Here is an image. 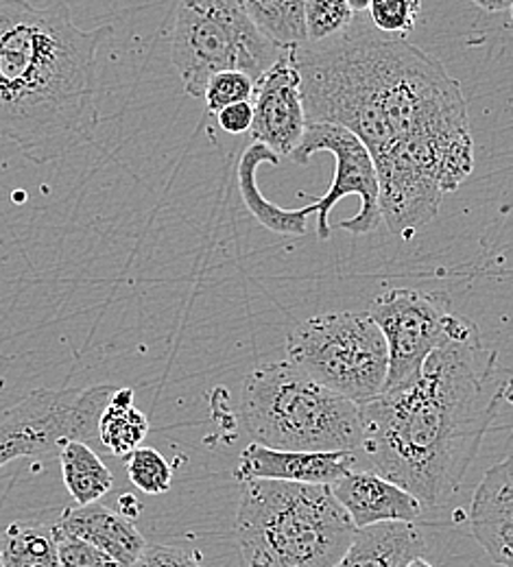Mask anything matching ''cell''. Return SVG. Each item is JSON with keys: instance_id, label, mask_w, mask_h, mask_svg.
<instances>
[{"instance_id": "1", "label": "cell", "mask_w": 513, "mask_h": 567, "mask_svg": "<svg viewBox=\"0 0 513 567\" xmlns=\"http://www.w3.org/2000/svg\"><path fill=\"white\" fill-rule=\"evenodd\" d=\"M369 24L355 20L337 38L297 47L295 62L306 121L366 142L382 220L409 240L474 168L468 103L438 58Z\"/></svg>"}, {"instance_id": "2", "label": "cell", "mask_w": 513, "mask_h": 567, "mask_svg": "<svg viewBox=\"0 0 513 567\" xmlns=\"http://www.w3.org/2000/svg\"><path fill=\"white\" fill-rule=\"evenodd\" d=\"M505 393L479 330L429 355L409 382L361 404V452L424 508L454 496Z\"/></svg>"}, {"instance_id": "3", "label": "cell", "mask_w": 513, "mask_h": 567, "mask_svg": "<svg viewBox=\"0 0 513 567\" xmlns=\"http://www.w3.org/2000/svg\"><path fill=\"white\" fill-rule=\"evenodd\" d=\"M112 27L83 31L69 2L0 0V138L49 164L94 138L96 60Z\"/></svg>"}, {"instance_id": "4", "label": "cell", "mask_w": 513, "mask_h": 567, "mask_svg": "<svg viewBox=\"0 0 513 567\" xmlns=\"http://www.w3.org/2000/svg\"><path fill=\"white\" fill-rule=\"evenodd\" d=\"M236 511L243 567H332L357 524L330 485L245 481Z\"/></svg>"}, {"instance_id": "5", "label": "cell", "mask_w": 513, "mask_h": 567, "mask_svg": "<svg viewBox=\"0 0 513 567\" xmlns=\"http://www.w3.org/2000/svg\"><path fill=\"white\" fill-rule=\"evenodd\" d=\"M238 420L254 443L299 452H361V406L289 360L254 369L240 389Z\"/></svg>"}, {"instance_id": "6", "label": "cell", "mask_w": 513, "mask_h": 567, "mask_svg": "<svg viewBox=\"0 0 513 567\" xmlns=\"http://www.w3.org/2000/svg\"><path fill=\"white\" fill-rule=\"evenodd\" d=\"M283 51L238 0H182L177 9L171 55L191 96L204 99L217 72L240 71L258 81Z\"/></svg>"}, {"instance_id": "7", "label": "cell", "mask_w": 513, "mask_h": 567, "mask_svg": "<svg viewBox=\"0 0 513 567\" xmlns=\"http://www.w3.org/2000/svg\"><path fill=\"white\" fill-rule=\"evenodd\" d=\"M287 360L359 406L384 391L389 350L369 312H328L301 321L287 339Z\"/></svg>"}, {"instance_id": "8", "label": "cell", "mask_w": 513, "mask_h": 567, "mask_svg": "<svg viewBox=\"0 0 513 567\" xmlns=\"http://www.w3.org/2000/svg\"><path fill=\"white\" fill-rule=\"evenodd\" d=\"M119 386L38 389L0 415V467L60 452L69 441L101 445L99 420Z\"/></svg>"}, {"instance_id": "9", "label": "cell", "mask_w": 513, "mask_h": 567, "mask_svg": "<svg viewBox=\"0 0 513 567\" xmlns=\"http://www.w3.org/2000/svg\"><path fill=\"white\" fill-rule=\"evenodd\" d=\"M369 317L384 334L389 350L387 389L415 378L429 355L479 330L470 319L443 310L440 299L415 288H391L378 295Z\"/></svg>"}, {"instance_id": "10", "label": "cell", "mask_w": 513, "mask_h": 567, "mask_svg": "<svg viewBox=\"0 0 513 567\" xmlns=\"http://www.w3.org/2000/svg\"><path fill=\"white\" fill-rule=\"evenodd\" d=\"M324 151L335 155L337 168H335V179L328 193L321 199L310 204L312 214H317V236L321 240L330 238L332 227L328 216L341 199L350 195L361 199V210L357 216L341 220L337 227L355 236H366L376 231L382 220L380 184H378L373 157L366 142L339 125L308 123L304 138L291 153V159L295 164H308L315 153H324Z\"/></svg>"}, {"instance_id": "11", "label": "cell", "mask_w": 513, "mask_h": 567, "mask_svg": "<svg viewBox=\"0 0 513 567\" xmlns=\"http://www.w3.org/2000/svg\"><path fill=\"white\" fill-rule=\"evenodd\" d=\"M252 105L249 134L254 142L269 146L280 157H291L308 127L294 49H285L278 62L256 81Z\"/></svg>"}, {"instance_id": "12", "label": "cell", "mask_w": 513, "mask_h": 567, "mask_svg": "<svg viewBox=\"0 0 513 567\" xmlns=\"http://www.w3.org/2000/svg\"><path fill=\"white\" fill-rule=\"evenodd\" d=\"M357 465V452H299L249 443L238 458L236 478L335 485Z\"/></svg>"}, {"instance_id": "13", "label": "cell", "mask_w": 513, "mask_h": 567, "mask_svg": "<svg viewBox=\"0 0 513 567\" xmlns=\"http://www.w3.org/2000/svg\"><path fill=\"white\" fill-rule=\"evenodd\" d=\"M470 528L494 564L513 567V454L490 467L470 504Z\"/></svg>"}, {"instance_id": "14", "label": "cell", "mask_w": 513, "mask_h": 567, "mask_svg": "<svg viewBox=\"0 0 513 567\" xmlns=\"http://www.w3.org/2000/svg\"><path fill=\"white\" fill-rule=\"evenodd\" d=\"M330 487L357 528L387 522H415L424 508L418 497L376 472L350 470Z\"/></svg>"}, {"instance_id": "15", "label": "cell", "mask_w": 513, "mask_h": 567, "mask_svg": "<svg viewBox=\"0 0 513 567\" xmlns=\"http://www.w3.org/2000/svg\"><path fill=\"white\" fill-rule=\"evenodd\" d=\"M64 533L81 537L107 553L123 567H132L147 550L145 535L136 528L134 519L121 511H112L99 502L76 508H66L55 524Z\"/></svg>"}, {"instance_id": "16", "label": "cell", "mask_w": 513, "mask_h": 567, "mask_svg": "<svg viewBox=\"0 0 513 567\" xmlns=\"http://www.w3.org/2000/svg\"><path fill=\"white\" fill-rule=\"evenodd\" d=\"M427 539L413 522H387L359 528L348 553L332 567H404L422 557Z\"/></svg>"}, {"instance_id": "17", "label": "cell", "mask_w": 513, "mask_h": 567, "mask_svg": "<svg viewBox=\"0 0 513 567\" xmlns=\"http://www.w3.org/2000/svg\"><path fill=\"white\" fill-rule=\"evenodd\" d=\"M280 155L274 153L269 146L260 144V142H254L243 155H240V162H238V186H240V197L247 206V210L252 213V216L263 225L267 227L269 231L274 234H280V236H304L308 231V218L312 214V208L306 206V208H299V210H285V208H278L276 204H271L258 188V182H256V171L258 166L263 164H271V166H278L280 164Z\"/></svg>"}, {"instance_id": "18", "label": "cell", "mask_w": 513, "mask_h": 567, "mask_svg": "<svg viewBox=\"0 0 513 567\" xmlns=\"http://www.w3.org/2000/svg\"><path fill=\"white\" fill-rule=\"evenodd\" d=\"M148 420L134 406V389H116L99 420V441L116 458H130L147 439Z\"/></svg>"}, {"instance_id": "19", "label": "cell", "mask_w": 513, "mask_h": 567, "mask_svg": "<svg viewBox=\"0 0 513 567\" xmlns=\"http://www.w3.org/2000/svg\"><path fill=\"white\" fill-rule=\"evenodd\" d=\"M58 456L64 485L79 506L94 504L112 492L114 476L92 445L83 441H69Z\"/></svg>"}, {"instance_id": "20", "label": "cell", "mask_w": 513, "mask_h": 567, "mask_svg": "<svg viewBox=\"0 0 513 567\" xmlns=\"http://www.w3.org/2000/svg\"><path fill=\"white\" fill-rule=\"evenodd\" d=\"M256 27L280 49L308 44L304 7L306 0H238Z\"/></svg>"}, {"instance_id": "21", "label": "cell", "mask_w": 513, "mask_h": 567, "mask_svg": "<svg viewBox=\"0 0 513 567\" xmlns=\"http://www.w3.org/2000/svg\"><path fill=\"white\" fill-rule=\"evenodd\" d=\"M4 567H62L53 526L11 524L0 542Z\"/></svg>"}, {"instance_id": "22", "label": "cell", "mask_w": 513, "mask_h": 567, "mask_svg": "<svg viewBox=\"0 0 513 567\" xmlns=\"http://www.w3.org/2000/svg\"><path fill=\"white\" fill-rule=\"evenodd\" d=\"M304 18L308 42L317 44L343 33L357 20V11L348 0H306Z\"/></svg>"}, {"instance_id": "23", "label": "cell", "mask_w": 513, "mask_h": 567, "mask_svg": "<svg viewBox=\"0 0 513 567\" xmlns=\"http://www.w3.org/2000/svg\"><path fill=\"white\" fill-rule=\"evenodd\" d=\"M127 476L136 489L147 496H160L171 489L173 470L166 458L153 447H138L127 458Z\"/></svg>"}, {"instance_id": "24", "label": "cell", "mask_w": 513, "mask_h": 567, "mask_svg": "<svg viewBox=\"0 0 513 567\" xmlns=\"http://www.w3.org/2000/svg\"><path fill=\"white\" fill-rule=\"evenodd\" d=\"M369 22L384 35L404 38L409 35L422 13V0H371Z\"/></svg>"}, {"instance_id": "25", "label": "cell", "mask_w": 513, "mask_h": 567, "mask_svg": "<svg viewBox=\"0 0 513 567\" xmlns=\"http://www.w3.org/2000/svg\"><path fill=\"white\" fill-rule=\"evenodd\" d=\"M254 90H256V81L249 74L240 71H223L217 72L208 81L204 90V99H206L208 112L219 114L220 110H225L227 105L252 101Z\"/></svg>"}, {"instance_id": "26", "label": "cell", "mask_w": 513, "mask_h": 567, "mask_svg": "<svg viewBox=\"0 0 513 567\" xmlns=\"http://www.w3.org/2000/svg\"><path fill=\"white\" fill-rule=\"evenodd\" d=\"M55 542H58V555L62 567H123L114 561L107 553L99 550L90 542L74 537L71 533H64L53 524Z\"/></svg>"}, {"instance_id": "27", "label": "cell", "mask_w": 513, "mask_h": 567, "mask_svg": "<svg viewBox=\"0 0 513 567\" xmlns=\"http://www.w3.org/2000/svg\"><path fill=\"white\" fill-rule=\"evenodd\" d=\"M132 567H204L197 553L171 546H147L145 555Z\"/></svg>"}, {"instance_id": "28", "label": "cell", "mask_w": 513, "mask_h": 567, "mask_svg": "<svg viewBox=\"0 0 513 567\" xmlns=\"http://www.w3.org/2000/svg\"><path fill=\"white\" fill-rule=\"evenodd\" d=\"M217 121H219L223 132H227L232 136H240V134L249 132L254 125V105H252V101L227 105L217 114Z\"/></svg>"}, {"instance_id": "29", "label": "cell", "mask_w": 513, "mask_h": 567, "mask_svg": "<svg viewBox=\"0 0 513 567\" xmlns=\"http://www.w3.org/2000/svg\"><path fill=\"white\" fill-rule=\"evenodd\" d=\"M119 504H121V506H119V511H121L125 517H130V519H134V517L143 511L141 502H138L134 496H121Z\"/></svg>"}, {"instance_id": "30", "label": "cell", "mask_w": 513, "mask_h": 567, "mask_svg": "<svg viewBox=\"0 0 513 567\" xmlns=\"http://www.w3.org/2000/svg\"><path fill=\"white\" fill-rule=\"evenodd\" d=\"M479 9L490 11V13H501L512 9L513 0H472Z\"/></svg>"}, {"instance_id": "31", "label": "cell", "mask_w": 513, "mask_h": 567, "mask_svg": "<svg viewBox=\"0 0 513 567\" xmlns=\"http://www.w3.org/2000/svg\"><path fill=\"white\" fill-rule=\"evenodd\" d=\"M348 2H350V7H352L357 13H359V11H366L371 0H348Z\"/></svg>"}, {"instance_id": "32", "label": "cell", "mask_w": 513, "mask_h": 567, "mask_svg": "<svg viewBox=\"0 0 513 567\" xmlns=\"http://www.w3.org/2000/svg\"><path fill=\"white\" fill-rule=\"evenodd\" d=\"M404 567H433L427 559H422V557H413L409 564Z\"/></svg>"}, {"instance_id": "33", "label": "cell", "mask_w": 513, "mask_h": 567, "mask_svg": "<svg viewBox=\"0 0 513 567\" xmlns=\"http://www.w3.org/2000/svg\"><path fill=\"white\" fill-rule=\"evenodd\" d=\"M0 567H4L2 566V557H0Z\"/></svg>"}, {"instance_id": "34", "label": "cell", "mask_w": 513, "mask_h": 567, "mask_svg": "<svg viewBox=\"0 0 513 567\" xmlns=\"http://www.w3.org/2000/svg\"><path fill=\"white\" fill-rule=\"evenodd\" d=\"M510 11H512V20H513V4H512V9H510Z\"/></svg>"}]
</instances>
